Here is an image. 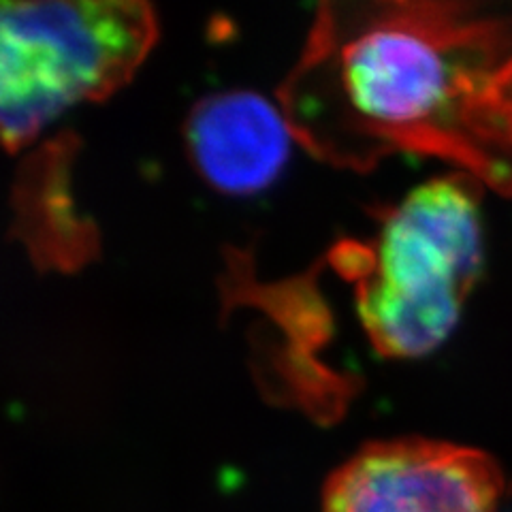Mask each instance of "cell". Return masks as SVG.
Masks as SVG:
<instances>
[{"mask_svg":"<svg viewBox=\"0 0 512 512\" xmlns=\"http://www.w3.org/2000/svg\"><path fill=\"white\" fill-rule=\"evenodd\" d=\"M506 99H508V103L512 105V69H510L508 79H506Z\"/></svg>","mask_w":512,"mask_h":512,"instance_id":"cell-6","label":"cell"},{"mask_svg":"<svg viewBox=\"0 0 512 512\" xmlns=\"http://www.w3.org/2000/svg\"><path fill=\"white\" fill-rule=\"evenodd\" d=\"M504 476L478 448L425 438L363 446L325 483L323 512H498Z\"/></svg>","mask_w":512,"mask_h":512,"instance_id":"cell-4","label":"cell"},{"mask_svg":"<svg viewBox=\"0 0 512 512\" xmlns=\"http://www.w3.org/2000/svg\"><path fill=\"white\" fill-rule=\"evenodd\" d=\"M158 37L133 0L0 3V143L15 152L64 111L131 82Z\"/></svg>","mask_w":512,"mask_h":512,"instance_id":"cell-3","label":"cell"},{"mask_svg":"<svg viewBox=\"0 0 512 512\" xmlns=\"http://www.w3.org/2000/svg\"><path fill=\"white\" fill-rule=\"evenodd\" d=\"M510 69L512 5L325 3L278 96L295 141L333 167L434 156L512 197Z\"/></svg>","mask_w":512,"mask_h":512,"instance_id":"cell-1","label":"cell"},{"mask_svg":"<svg viewBox=\"0 0 512 512\" xmlns=\"http://www.w3.org/2000/svg\"><path fill=\"white\" fill-rule=\"evenodd\" d=\"M480 188L466 173L431 180L380 214L370 242L331 252L382 357H423L455 329L483 265Z\"/></svg>","mask_w":512,"mask_h":512,"instance_id":"cell-2","label":"cell"},{"mask_svg":"<svg viewBox=\"0 0 512 512\" xmlns=\"http://www.w3.org/2000/svg\"><path fill=\"white\" fill-rule=\"evenodd\" d=\"M293 139L282 109L252 92L207 96L186 122L192 165L207 184L229 195H252L274 182Z\"/></svg>","mask_w":512,"mask_h":512,"instance_id":"cell-5","label":"cell"}]
</instances>
